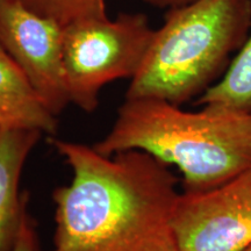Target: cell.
Segmentation results:
<instances>
[{
    "label": "cell",
    "mask_w": 251,
    "mask_h": 251,
    "mask_svg": "<svg viewBox=\"0 0 251 251\" xmlns=\"http://www.w3.org/2000/svg\"><path fill=\"white\" fill-rule=\"evenodd\" d=\"M0 1H1V0H0Z\"/></svg>",
    "instance_id": "cell-15"
},
{
    "label": "cell",
    "mask_w": 251,
    "mask_h": 251,
    "mask_svg": "<svg viewBox=\"0 0 251 251\" xmlns=\"http://www.w3.org/2000/svg\"><path fill=\"white\" fill-rule=\"evenodd\" d=\"M94 149L106 156L140 150L183 175L184 192H205L251 168V114L205 105L187 112L161 99H126Z\"/></svg>",
    "instance_id": "cell-2"
},
{
    "label": "cell",
    "mask_w": 251,
    "mask_h": 251,
    "mask_svg": "<svg viewBox=\"0 0 251 251\" xmlns=\"http://www.w3.org/2000/svg\"><path fill=\"white\" fill-rule=\"evenodd\" d=\"M50 142L72 179L54 192L49 251H178L172 218L180 193L168 164L140 150L106 156L81 143Z\"/></svg>",
    "instance_id": "cell-1"
},
{
    "label": "cell",
    "mask_w": 251,
    "mask_h": 251,
    "mask_svg": "<svg viewBox=\"0 0 251 251\" xmlns=\"http://www.w3.org/2000/svg\"><path fill=\"white\" fill-rule=\"evenodd\" d=\"M242 251H251V244H250V246H248L246 249H243Z\"/></svg>",
    "instance_id": "cell-13"
},
{
    "label": "cell",
    "mask_w": 251,
    "mask_h": 251,
    "mask_svg": "<svg viewBox=\"0 0 251 251\" xmlns=\"http://www.w3.org/2000/svg\"><path fill=\"white\" fill-rule=\"evenodd\" d=\"M197 103L225 106L251 114V29L224 76L199 97Z\"/></svg>",
    "instance_id": "cell-9"
},
{
    "label": "cell",
    "mask_w": 251,
    "mask_h": 251,
    "mask_svg": "<svg viewBox=\"0 0 251 251\" xmlns=\"http://www.w3.org/2000/svg\"><path fill=\"white\" fill-rule=\"evenodd\" d=\"M144 1L159 6V7H168L169 9H171L188 5L191 4V2L196 1V0H144Z\"/></svg>",
    "instance_id": "cell-12"
},
{
    "label": "cell",
    "mask_w": 251,
    "mask_h": 251,
    "mask_svg": "<svg viewBox=\"0 0 251 251\" xmlns=\"http://www.w3.org/2000/svg\"><path fill=\"white\" fill-rule=\"evenodd\" d=\"M33 130L0 131V251H12L23 220L26 201L19 193L28 155L41 137Z\"/></svg>",
    "instance_id": "cell-7"
},
{
    "label": "cell",
    "mask_w": 251,
    "mask_h": 251,
    "mask_svg": "<svg viewBox=\"0 0 251 251\" xmlns=\"http://www.w3.org/2000/svg\"><path fill=\"white\" fill-rule=\"evenodd\" d=\"M12 251H37L36 235L27 214L25 215Z\"/></svg>",
    "instance_id": "cell-11"
},
{
    "label": "cell",
    "mask_w": 251,
    "mask_h": 251,
    "mask_svg": "<svg viewBox=\"0 0 251 251\" xmlns=\"http://www.w3.org/2000/svg\"><path fill=\"white\" fill-rule=\"evenodd\" d=\"M56 117L0 45V128L52 135L57 130Z\"/></svg>",
    "instance_id": "cell-8"
},
{
    "label": "cell",
    "mask_w": 251,
    "mask_h": 251,
    "mask_svg": "<svg viewBox=\"0 0 251 251\" xmlns=\"http://www.w3.org/2000/svg\"><path fill=\"white\" fill-rule=\"evenodd\" d=\"M251 29V0H196L171 8L126 99H161L181 105L225 75Z\"/></svg>",
    "instance_id": "cell-3"
},
{
    "label": "cell",
    "mask_w": 251,
    "mask_h": 251,
    "mask_svg": "<svg viewBox=\"0 0 251 251\" xmlns=\"http://www.w3.org/2000/svg\"><path fill=\"white\" fill-rule=\"evenodd\" d=\"M172 228L178 251H242L251 244V168L205 192H183Z\"/></svg>",
    "instance_id": "cell-5"
},
{
    "label": "cell",
    "mask_w": 251,
    "mask_h": 251,
    "mask_svg": "<svg viewBox=\"0 0 251 251\" xmlns=\"http://www.w3.org/2000/svg\"><path fill=\"white\" fill-rule=\"evenodd\" d=\"M0 131H1V128H0Z\"/></svg>",
    "instance_id": "cell-14"
},
{
    "label": "cell",
    "mask_w": 251,
    "mask_h": 251,
    "mask_svg": "<svg viewBox=\"0 0 251 251\" xmlns=\"http://www.w3.org/2000/svg\"><path fill=\"white\" fill-rule=\"evenodd\" d=\"M63 28L20 0L0 1V45L55 115L70 102L63 64Z\"/></svg>",
    "instance_id": "cell-6"
},
{
    "label": "cell",
    "mask_w": 251,
    "mask_h": 251,
    "mask_svg": "<svg viewBox=\"0 0 251 251\" xmlns=\"http://www.w3.org/2000/svg\"><path fill=\"white\" fill-rule=\"evenodd\" d=\"M28 8L62 26L86 18L107 17L105 0H20Z\"/></svg>",
    "instance_id": "cell-10"
},
{
    "label": "cell",
    "mask_w": 251,
    "mask_h": 251,
    "mask_svg": "<svg viewBox=\"0 0 251 251\" xmlns=\"http://www.w3.org/2000/svg\"><path fill=\"white\" fill-rule=\"evenodd\" d=\"M155 29L144 14L86 18L63 28V64L70 102L87 113L99 105L106 84L133 78Z\"/></svg>",
    "instance_id": "cell-4"
}]
</instances>
